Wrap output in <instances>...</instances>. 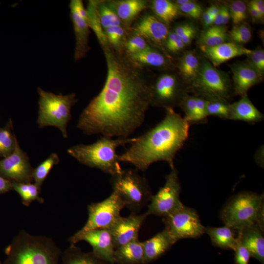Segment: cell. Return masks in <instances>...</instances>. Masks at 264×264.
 <instances>
[{"instance_id": "d6a6232c", "label": "cell", "mask_w": 264, "mask_h": 264, "mask_svg": "<svg viewBox=\"0 0 264 264\" xmlns=\"http://www.w3.org/2000/svg\"><path fill=\"white\" fill-rule=\"evenodd\" d=\"M11 181L12 189L20 196L24 205L28 206L34 200H37L40 203L44 202L43 198L40 197L41 190L34 183Z\"/></svg>"}, {"instance_id": "5b68a950", "label": "cell", "mask_w": 264, "mask_h": 264, "mask_svg": "<svg viewBox=\"0 0 264 264\" xmlns=\"http://www.w3.org/2000/svg\"><path fill=\"white\" fill-rule=\"evenodd\" d=\"M137 171L122 169L110 179L112 192L119 196L131 214H137L148 205L153 195L147 179Z\"/></svg>"}, {"instance_id": "b9f144b4", "label": "cell", "mask_w": 264, "mask_h": 264, "mask_svg": "<svg viewBox=\"0 0 264 264\" xmlns=\"http://www.w3.org/2000/svg\"><path fill=\"white\" fill-rule=\"evenodd\" d=\"M246 62L264 78V51L258 46L247 55Z\"/></svg>"}, {"instance_id": "7c38bea8", "label": "cell", "mask_w": 264, "mask_h": 264, "mask_svg": "<svg viewBox=\"0 0 264 264\" xmlns=\"http://www.w3.org/2000/svg\"><path fill=\"white\" fill-rule=\"evenodd\" d=\"M166 229L178 241L195 239L205 234V227L201 223L196 210L183 205L162 219Z\"/></svg>"}, {"instance_id": "60d3db41", "label": "cell", "mask_w": 264, "mask_h": 264, "mask_svg": "<svg viewBox=\"0 0 264 264\" xmlns=\"http://www.w3.org/2000/svg\"><path fill=\"white\" fill-rule=\"evenodd\" d=\"M228 7L230 18L235 25L243 23L247 18V6L243 1H233Z\"/></svg>"}, {"instance_id": "44dd1931", "label": "cell", "mask_w": 264, "mask_h": 264, "mask_svg": "<svg viewBox=\"0 0 264 264\" xmlns=\"http://www.w3.org/2000/svg\"><path fill=\"white\" fill-rule=\"evenodd\" d=\"M238 101L230 103L228 120L241 121L250 124L262 121L264 115L252 103L247 94L241 96Z\"/></svg>"}, {"instance_id": "ab89813d", "label": "cell", "mask_w": 264, "mask_h": 264, "mask_svg": "<svg viewBox=\"0 0 264 264\" xmlns=\"http://www.w3.org/2000/svg\"><path fill=\"white\" fill-rule=\"evenodd\" d=\"M124 48L127 55L141 52L151 47L148 42L142 37L135 34L126 39Z\"/></svg>"}, {"instance_id": "cb8c5ba5", "label": "cell", "mask_w": 264, "mask_h": 264, "mask_svg": "<svg viewBox=\"0 0 264 264\" xmlns=\"http://www.w3.org/2000/svg\"><path fill=\"white\" fill-rule=\"evenodd\" d=\"M179 107L184 112L183 118L190 125L207 121L206 100L203 98L188 93Z\"/></svg>"}, {"instance_id": "484cf974", "label": "cell", "mask_w": 264, "mask_h": 264, "mask_svg": "<svg viewBox=\"0 0 264 264\" xmlns=\"http://www.w3.org/2000/svg\"><path fill=\"white\" fill-rule=\"evenodd\" d=\"M127 55L133 62L143 67L167 68L173 66L168 57L151 47L141 52Z\"/></svg>"}, {"instance_id": "52a82bcc", "label": "cell", "mask_w": 264, "mask_h": 264, "mask_svg": "<svg viewBox=\"0 0 264 264\" xmlns=\"http://www.w3.org/2000/svg\"><path fill=\"white\" fill-rule=\"evenodd\" d=\"M37 92L40 96L37 120L39 127L54 126L60 130L64 137L67 138V125L72 118L71 109L78 101L76 95L74 93L56 95L40 88Z\"/></svg>"}, {"instance_id": "9c48e42d", "label": "cell", "mask_w": 264, "mask_h": 264, "mask_svg": "<svg viewBox=\"0 0 264 264\" xmlns=\"http://www.w3.org/2000/svg\"><path fill=\"white\" fill-rule=\"evenodd\" d=\"M125 205L115 192H112L105 199L88 205V218L84 226L69 238L70 245H75L79 238L89 231L109 229L121 217L120 212Z\"/></svg>"}, {"instance_id": "603a6c76", "label": "cell", "mask_w": 264, "mask_h": 264, "mask_svg": "<svg viewBox=\"0 0 264 264\" xmlns=\"http://www.w3.org/2000/svg\"><path fill=\"white\" fill-rule=\"evenodd\" d=\"M106 2L125 26H129L147 7V1L143 0H109Z\"/></svg>"}, {"instance_id": "5bb4252c", "label": "cell", "mask_w": 264, "mask_h": 264, "mask_svg": "<svg viewBox=\"0 0 264 264\" xmlns=\"http://www.w3.org/2000/svg\"><path fill=\"white\" fill-rule=\"evenodd\" d=\"M148 215L131 214L127 217H120L109 230L114 248L138 239L140 229Z\"/></svg>"}, {"instance_id": "4fadbf2b", "label": "cell", "mask_w": 264, "mask_h": 264, "mask_svg": "<svg viewBox=\"0 0 264 264\" xmlns=\"http://www.w3.org/2000/svg\"><path fill=\"white\" fill-rule=\"evenodd\" d=\"M33 170L27 155L21 149L18 142L14 152L0 160V176L10 181L31 182Z\"/></svg>"}, {"instance_id": "74e56055", "label": "cell", "mask_w": 264, "mask_h": 264, "mask_svg": "<svg viewBox=\"0 0 264 264\" xmlns=\"http://www.w3.org/2000/svg\"><path fill=\"white\" fill-rule=\"evenodd\" d=\"M206 112L208 116H213L228 120L230 103L227 101L211 99L206 100Z\"/></svg>"}, {"instance_id": "3957f363", "label": "cell", "mask_w": 264, "mask_h": 264, "mask_svg": "<svg viewBox=\"0 0 264 264\" xmlns=\"http://www.w3.org/2000/svg\"><path fill=\"white\" fill-rule=\"evenodd\" d=\"M2 264H58L61 254L52 239L21 231L5 249Z\"/></svg>"}, {"instance_id": "8fae6325", "label": "cell", "mask_w": 264, "mask_h": 264, "mask_svg": "<svg viewBox=\"0 0 264 264\" xmlns=\"http://www.w3.org/2000/svg\"><path fill=\"white\" fill-rule=\"evenodd\" d=\"M165 176L164 185L153 195L146 213L166 217L181 207L184 204L180 200V183L178 172L174 167Z\"/></svg>"}, {"instance_id": "816d5d0a", "label": "cell", "mask_w": 264, "mask_h": 264, "mask_svg": "<svg viewBox=\"0 0 264 264\" xmlns=\"http://www.w3.org/2000/svg\"><path fill=\"white\" fill-rule=\"evenodd\" d=\"M247 11L254 22L263 21L264 17L255 8L249 4H248L247 6Z\"/></svg>"}, {"instance_id": "8992f818", "label": "cell", "mask_w": 264, "mask_h": 264, "mask_svg": "<svg viewBox=\"0 0 264 264\" xmlns=\"http://www.w3.org/2000/svg\"><path fill=\"white\" fill-rule=\"evenodd\" d=\"M187 88L189 94L205 100L219 99L229 102L235 96L228 74L216 68L205 58L200 59L198 74Z\"/></svg>"}, {"instance_id": "8d00e7d4", "label": "cell", "mask_w": 264, "mask_h": 264, "mask_svg": "<svg viewBox=\"0 0 264 264\" xmlns=\"http://www.w3.org/2000/svg\"><path fill=\"white\" fill-rule=\"evenodd\" d=\"M104 32L110 46L115 51L122 52L126 34L124 26L110 27L104 29Z\"/></svg>"}, {"instance_id": "ee69618b", "label": "cell", "mask_w": 264, "mask_h": 264, "mask_svg": "<svg viewBox=\"0 0 264 264\" xmlns=\"http://www.w3.org/2000/svg\"><path fill=\"white\" fill-rule=\"evenodd\" d=\"M234 251L235 252V264H248L251 257L250 253L247 248L240 242L238 238L237 244Z\"/></svg>"}, {"instance_id": "836d02e7", "label": "cell", "mask_w": 264, "mask_h": 264, "mask_svg": "<svg viewBox=\"0 0 264 264\" xmlns=\"http://www.w3.org/2000/svg\"><path fill=\"white\" fill-rule=\"evenodd\" d=\"M13 127L12 120L9 119L4 127L0 128V157L5 158L10 155L18 142Z\"/></svg>"}, {"instance_id": "7402d4cb", "label": "cell", "mask_w": 264, "mask_h": 264, "mask_svg": "<svg viewBox=\"0 0 264 264\" xmlns=\"http://www.w3.org/2000/svg\"><path fill=\"white\" fill-rule=\"evenodd\" d=\"M69 8L76 40L74 60L78 61L86 57L90 49L88 44L90 30L88 22L78 14L73 7L69 6Z\"/></svg>"}, {"instance_id": "ac0fdd59", "label": "cell", "mask_w": 264, "mask_h": 264, "mask_svg": "<svg viewBox=\"0 0 264 264\" xmlns=\"http://www.w3.org/2000/svg\"><path fill=\"white\" fill-rule=\"evenodd\" d=\"M85 241L92 248V252L98 258L114 264V247L109 230L96 229L84 234L78 242Z\"/></svg>"}, {"instance_id": "4dcf8cb0", "label": "cell", "mask_w": 264, "mask_h": 264, "mask_svg": "<svg viewBox=\"0 0 264 264\" xmlns=\"http://www.w3.org/2000/svg\"><path fill=\"white\" fill-rule=\"evenodd\" d=\"M151 6L156 17L166 25L173 22L180 12L177 6L168 0H153Z\"/></svg>"}, {"instance_id": "6da1fadb", "label": "cell", "mask_w": 264, "mask_h": 264, "mask_svg": "<svg viewBox=\"0 0 264 264\" xmlns=\"http://www.w3.org/2000/svg\"><path fill=\"white\" fill-rule=\"evenodd\" d=\"M107 75L100 92L82 112L77 128L84 134L129 137L143 123L151 105L153 81L144 67L110 45L103 48Z\"/></svg>"}, {"instance_id": "f35d334b", "label": "cell", "mask_w": 264, "mask_h": 264, "mask_svg": "<svg viewBox=\"0 0 264 264\" xmlns=\"http://www.w3.org/2000/svg\"><path fill=\"white\" fill-rule=\"evenodd\" d=\"M227 34L229 41L241 45L247 43L252 38L251 29L245 23L235 25Z\"/></svg>"}, {"instance_id": "ba28073f", "label": "cell", "mask_w": 264, "mask_h": 264, "mask_svg": "<svg viewBox=\"0 0 264 264\" xmlns=\"http://www.w3.org/2000/svg\"><path fill=\"white\" fill-rule=\"evenodd\" d=\"M263 203V194L240 192L231 197L222 208L220 219L225 225L238 232L257 224L258 211Z\"/></svg>"}, {"instance_id": "c3c4849f", "label": "cell", "mask_w": 264, "mask_h": 264, "mask_svg": "<svg viewBox=\"0 0 264 264\" xmlns=\"http://www.w3.org/2000/svg\"><path fill=\"white\" fill-rule=\"evenodd\" d=\"M193 25V24L189 22L180 23L176 25L173 31L181 38Z\"/></svg>"}, {"instance_id": "83f0119b", "label": "cell", "mask_w": 264, "mask_h": 264, "mask_svg": "<svg viewBox=\"0 0 264 264\" xmlns=\"http://www.w3.org/2000/svg\"><path fill=\"white\" fill-rule=\"evenodd\" d=\"M205 233L210 237L215 246L223 249L234 250L238 242L234 230L225 225L220 227H205Z\"/></svg>"}, {"instance_id": "f907efd6", "label": "cell", "mask_w": 264, "mask_h": 264, "mask_svg": "<svg viewBox=\"0 0 264 264\" xmlns=\"http://www.w3.org/2000/svg\"><path fill=\"white\" fill-rule=\"evenodd\" d=\"M248 4L255 8L264 18V1L263 0H252L249 1Z\"/></svg>"}, {"instance_id": "bcb514c9", "label": "cell", "mask_w": 264, "mask_h": 264, "mask_svg": "<svg viewBox=\"0 0 264 264\" xmlns=\"http://www.w3.org/2000/svg\"><path fill=\"white\" fill-rule=\"evenodd\" d=\"M185 46L186 45L179 37L174 43L170 45L166 46L165 48L171 53H176L182 51Z\"/></svg>"}, {"instance_id": "d6986e66", "label": "cell", "mask_w": 264, "mask_h": 264, "mask_svg": "<svg viewBox=\"0 0 264 264\" xmlns=\"http://www.w3.org/2000/svg\"><path fill=\"white\" fill-rule=\"evenodd\" d=\"M177 241L166 229L143 242L144 264L152 262L163 255Z\"/></svg>"}, {"instance_id": "f6af8a7d", "label": "cell", "mask_w": 264, "mask_h": 264, "mask_svg": "<svg viewBox=\"0 0 264 264\" xmlns=\"http://www.w3.org/2000/svg\"><path fill=\"white\" fill-rule=\"evenodd\" d=\"M69 6L73 7L78 14L88 23V19L86 9L85 8L82 0H71Z\"/></svg>"}, {"instance_id": "7a4b0ae2", "label": "cell", "mask_w": 264, "mask_h": 264, "mask_svg": "<svg viewBox=\"0 0 264 264\" xmlns=\"http://www.w3.org/2000/svg\"><path fill=\"white\" fill-rule=\"evenodd\" d=\"M164 118L133 142L122 154L120 162L132 164L136 170L145 172L154 162L166 161L171 168L177 152L189 136L190 124L172 108L165 109Z\"/></svg>"}, {"instance_id": "4316f807", "label": "cell", "mask_w": 264, "mask_h": 264, "mask_svg": "<svg viewBox=\"0 0 264 264\" xmlns=\"http://www.w3.org/2000/svg\"><path fill=\"white\" fill-rule=\"evenodd\" d=\"M178 75L188 87L196 77L200 66V59L193 51H187L179 59Z\"/></svg>"}, {"instance_id": "ffe728a7", "label": "cell", "mask_w": 264, "mask_h": 264, "mask_svg": "<svg viewBox=\"0 0 264 264\" xmlns=\"http://www.w3.org/2000/svg\"><path fill=\"white\" fill-rule=\"evenodd\" d=\"M264 230L257 224L238 232V238L247 248L251 257L264 264Z\"/></svg>"}, {"instance_id": "f5cc1de1", "label": "cell", "mask_w": 264, "mask_h": 264, "mask_svg": "<svg viewBox=\"0 0 264 264\" xmlns=\"http://www.w3.org/2000/svg\"><path fill=\"white\" fill-rule=\"evenodd\" d=\"M220 7L222 11V26H224L228 23L230 19H231L230 15L228 5L223 4L221 5Z\"/></svg>"}, {"instance_id": "db71d44e", "label": "cell", "mask_w": 264, "mask_h": 264, "mask_svg": "<svg viewBox=\"0 0 264 264\" xmlns=\"http://www.w3.org/2000/svg\"><path fill=\"white\" fill-rule=\"evenodd\" d=\"M0 264H1V263H0Z\"/></svg>"}, {"instance_id": "f1b7e54d", "label": "cell", "mask_w": 264, "mask_h": 264, "mask_svg": "<svg viewBox=\"0 0 264 264\" xmlns=\"http://www.w3.org/2000/svg\"><path fill=\"white\" fill-rule=\"evenodd\" d=\"M61 264H112L97 257L92 252H84L75 245H70L62 255Z\"/></svg>"}, {"instance_id": "1f68e13d", "label": "cell", "mask_w": 264, "mask_h": 264, "mask_svg": "<svg viewBox=\"0 0 264 264\" xmlns=\"http://www.w3.org/2000/svg\"><path fill=\"white\" fill-rule=\"evenodd\" d=\"M229 41L226 29L223 26L213 25L202 31L197 41L200 45L214 46Z\"/></svg>"}, {"instance_id": "277c9868", "label": "cell", "mask_w": 264, "mask_h": 264, "mask_svg": "<svg viewBox=\"0 0 264 264\" xmlns=\"http://www.w3.org/2000/svg\"><path fill=\"white\" fill-rule=\"evenodd\" d=\"M134 137L113 138L102 136L96 142L89 145L78 144L70 147L67 153L80 163L90 168L115 175L122 171L116 150L120 146L130 144Z\"/></svg>"}, {"instance_id": "e575fe53", "label": "cell", "mask_w": 264, "mask_h": 264, "mask_svg": "<svg viewBox=\"0 0 264 264\" xmlns=\"http://www.w3.org/2000/svg\"><path fill=\"white\" fill-rule=\"evenodd\" d=\"M58 154L52 153L49 157L41 162L36 168L33 169L32 177L34 184L41 190L43 183L46 178L53 167L59 162Z\"/></svg>"}, {"instance_id": "7bdbcfd3", "label": "cell", "mask_w": 264, "mask_h": 264, "mask_svg": "<svg viewBox=\"0 0 264 264\" xmlns=\"http://www.w3.org/2000/svg\"><path fill=\"white\" fill-rule=\"evenodd\" d=\"M177 7L179 12L195 20L200 18L203 12L201 6L193 0Z\"/></svg>"}, {"instance_id": "d4e9b609", "label": "cell", "mask_w": 264, "mask_h": 264, "mask_svg": "<svg viewBox=\"0 0 264 264\" xmlns=\"http://www.w3.org/2000/svg\"><path fill=\"white\" fill-rule=\"evenodd\" d=\"M114 264H144L143 242L134 240L114 249Z\"/></svg>"}, {"instance_id": "e0dca14e", "label": "cell", "mask_w": 264, "mask_h": 264, "mask_svg": "<svg viewBox=\"0 0 264 264\" xmlns=\"http://www.w3.org/2000/svg\"><path fill=\"white\" fill-rule=\"evenodd\" d=\"M206 58L215 67L237 57L247 56L251 51L242 45L227 42L214 46H199Z\"/></svg>"}, {"instance_id": "9a60e30c", "label": "cell", "mask_w": 264, "mask_h": 264, "mask_svg": "<svg viewBox=\"0 0 264 264\" xmlns=\"http://www.w3.org/2000/svg\"><path fill=\"white\" fill-rule=\"evenodd\" d=\"M132 31L134 34L159 48L164 46L170 31L166 24L152 15L143 17L133 27Z\"/></svg>"}, {"instance_id": "f546056e", "label": "cell", "mask_w": 264, "mask_h": 264, "mask_svg": "<svg viewBox=\"0 0 264 264\" xmlns=\"http://www.w3.org/2000/svg\"><path fill=\"white\" fill-rule=\"evenodd\" d=\"M100 0H89L86 9L88 19V25L95 33L102 48L110 45L106 37L101 25L98 12V6Z\"/></svg>"}, {"instance_id": "2e32d148", "label": "cell", "mask_w": 264, "mask_h": 264, "mask_svg": "<svg viewBox=\"0 0 264 264\" xmlns=\"http://www.w3.org/2000/svg\"><path fill=\"white\" fill-rule=\"evenodd\" d=\"M232 72V86L235 96L247 94L253 86L261 83L263 78L247 62H238L230 66Z\"/></svg>"}, {"instance_id": "7dc6e473", "label": "cell", "mask_w": 264, "mask_h": 264, "mask_svg": "<svg viewBox=\"0 0 264 264\" xmlns=\"http://www.w3.org/2000/svg\"><path fill=\"white\" fill-rule=\"evenodd\" d=\"M196 33L197 29L193 25L180 38L186 46L188 45L195 38Z\"/></svg>"}, {"instance_id": "681fc988", "label": "cell", "mask_w": 264, "mask_h": 264, "mask_svg": "<svg viewBox=\"0 0 264 264\" xmlns=\"http://www.w3.org/2000/svg\"><path fill=\"white\" fill-rule=\"evenodd\" d=\"M11 181L0 176V194L12 190Z\"/></svg>"}, {"instance_id": "30bf717a", "label": "cell", "mask_w": 264, "mask_h": 264, "mask_svg": "<svg viewBox=\"0 0 264 264\" xmlns=\"http://www.w3.org/2000/svg\"><path fill=\"white\" fill-rule=\"evenodd\" d=\"M188 93L187 86L178 74L166 72L152 82L151 106L174 109L179 106Z\"/></svg>"}, {"instance_id": "d590c367", "label": "cell", "mask_w": 264, "mask_h": 264, "mask_svg": "<svg viewBox=\"0 0 264 264\" xmlns=\"http://www.w3.org/2000/svg\"><path fill=\"white\" fill-rule=\"evenodd\" d=\"M98 12L104 30L110 27L123 25L118 16L106 1L100 0Z\"/></svg>"}]
</instances>
